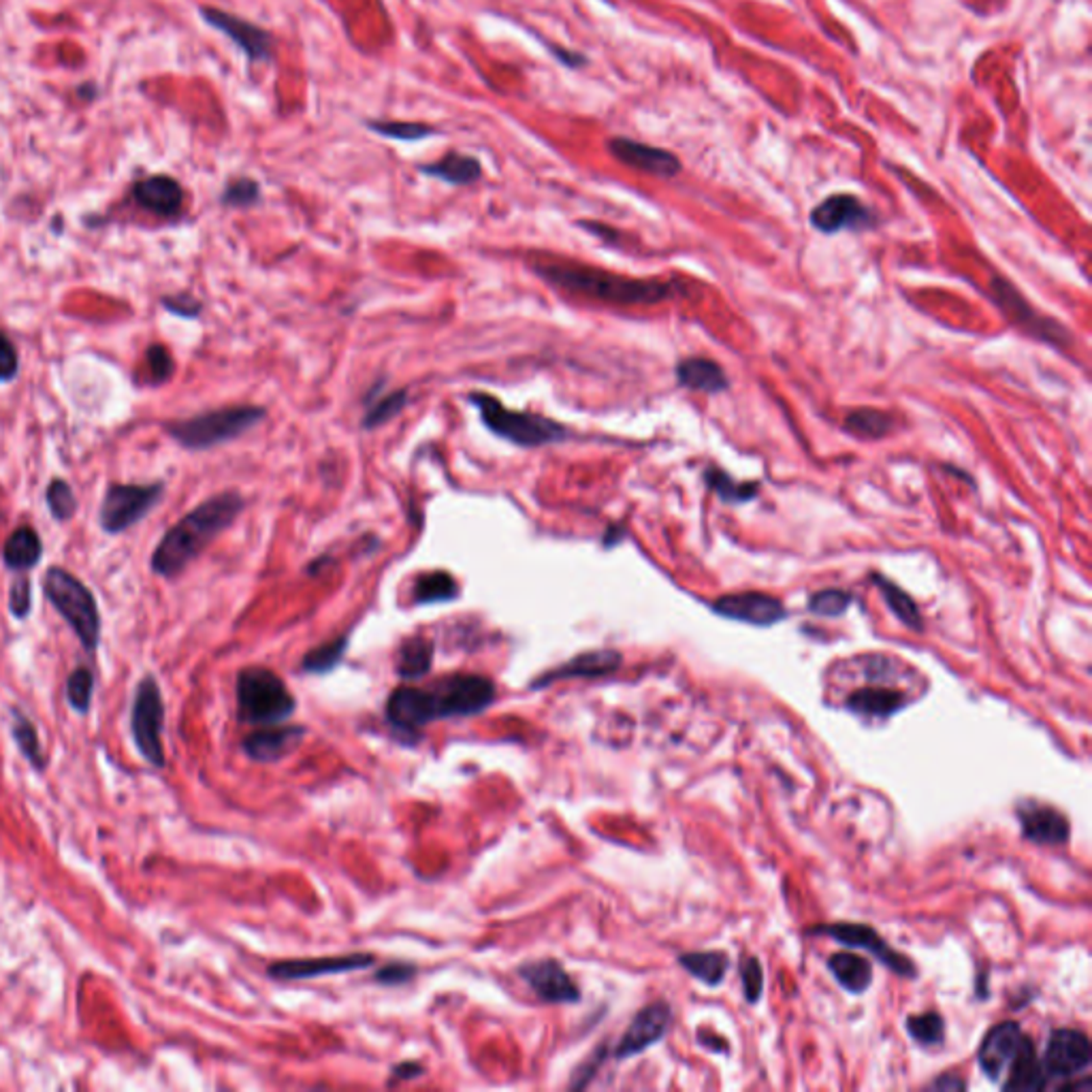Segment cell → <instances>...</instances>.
<instances>
[{"label": "cell", "mask_w": 1092, "mask_h": 1092, "mask_svg": "<svg viewBox=\"0 0 1092 1092\" xmlns=\"http://www.w3.org/2000/svg\"><path fill=\"white\" fill-rule=\"evenodd\" d=\"M244 508L246 499L237 491H222L201 501L164 531L160 543L152 550V572L167 581L178 578L222 531L233 525Z\"/></svg>", "instance_id": "obj_1"}, {"label": "cell", "mask_w": 1092, "mask_h": 1092, "mask_svg": "<svg viewBox=\"0 0 1092 1092\" xmlns=\"http://www.w3.org/2000/svg\"><path fill=\"white\" fill-rule=\"evenodd\" d=\"M534 272L562 291L597 299L615 305H655L670 299L674 286L660 279L625 278L595 267H585L566 260H536Z\"/></svg>", "instance_id": "obj_2"}, {"label": "cell", "mask_w": 1092, "mask_h": 1092, "mask_svg": "<svg viewBox=\"0 0 1092 1092\" xmlns=\"http://www.w3.org/2000/svg\"><path fill=\"white\" fill-rule=\"evenodd\" d=\"M43 595L56 613L69 623L85 651L94 653L101 644V613L90 587L62 566H50L41 578Z\"/></svg>", "instance_id": "obj_3"}, {"label": "cell", "mask_w": 1092, "mask_h": 1092, "mask_svg": "<svg viewBox=\"0 0 1092 1092\" xmlns=\"http://www.w3.org/2000/svg\"><path fill=\"white\" fill-rule=\"evenodd\" d=\"M265 419V410L258 405H227L195 414V417L164 423V431L171 440L188 450H207L244 436L246 431Z\"/></svg>", "instance_id": "obj_4"}, {"label": "cell", "mask_w": 1092, "mask_h": 1092, "mask_svg": "<svg viewBox=\"0 0 1092 1092\" xmlns=\"http://www.w3.org/2000/svg\"><path fill=\"white\" fill-rule=\"evenodd\" d=\"M237 709L241 721L274 726L291 717L297 702L274 670L265 666H248L237 676Z\"/></svg>", "instance_id": "obj_5"}, {"label": "cell", "mask_w": 1092, "mask_h": 1092, "mask_svg": "<svg viewBox=\"0 0 1092 1092\" xmlns=\"http://www.w3.org/2000/svg\"><path fill=\"white\" fill-rule=\"evenodd\" d=\"M468 400L480 412L482 423L493 433L517 444V447H545V444L562 442L568 438V429L564 425L540 417V414L510 410L489 393H470Z\"/></svg>", "instance_id": "obj_6"}, {"label": "cell", "mask_w": 1092, "mask_h": 1092, "mask_svg": "<svg viewBox=\"0 0 1092 1092\" xmlns=\"http://www.w3.org/2000/svg\"><path fill=\"white\" fill-rule=\"evenodd\" d=\"M164 496V482H111L99 508V525L109 536H118L141 523L158 506Z\"/></svg>", "instance_id": "obj_7"}, {"label": "cell", "mask_w": 1092, "mask_h": 1092, "mask_svg": "<svg viewBox=\"0 0 1092 1092\" xmlns=\"http://www.w3.org/2000/svg\"><path fill=\"white\" fill-rule=\"evenodd\" d=\"M438 719L473 717L496 700V683L482 674H450L429 688Z\"/></svg>", "instance_id": "obj_8"}, {"label": "cell", "mask_w": 1092, "mask_h": 1092, "mask_svg": "<svg viewBox=\"0 0 1092 1092\" xmlns=\"http://www.w3.org/2000/svg\"><path fill=\"white\" fill-rule=\"evenodd\" d=\"M162 721H164V704L157 679L146 676L139 683L137 693H134L133 702V737L134 745L141 751L152 766L162 768L164 766V751H162Z\"/></svg>", "instance_id": "obj_9"}, {"label": "cell", "mask_w": 1092, "mask_h": 1092, "mask_svg": "<svg viewBox=\"0 0 1092 1092\" xmlns=\"http://www.w3.org/2000/svg\"><path fill=\"white\" fill-rule=\"evenodd\" d=\"M992 293H994V302L1001 305V310L1027 333L1056 346L1069 342L1067 328H1062L1058 323L1050 321V318L1039 316L1027 303V299H1022L1020 293L1007 282V279H994Z\"/></svg>", "instance_id": "obj_10"}, {"label": "cell", "mask_w": 1092, "mask_h": 1092, "mask_svg": "<svg viewBox=\"0 0 1092 1092\" xmlns=\"http://www.w3.org/2000/svg\"><path fill=\"white\" fill-rule=\"evenodd\" d=\"M519 978L545 1003L568 1005L581 1001V990L559 960L543 959L521 964Z\"/></svg>", "instance_id": "obj_11"}, {"label": "cell", "mask_w": 1092, "mask_h": 1092, "mask_svg": "<svg viewBox=\"0 0 1092 1092\" xmlns=\"http://www.w3.org/2000/svg\"><path fill=\"white\" fill-rule=\"evenodd\" d=\"M201 15L209 26L218 28V31L225 33L237 47H241V52H244L253 62H265L272 58L274 36L263 31V28H258L253 22H246V19H241L233 13L220 12V9L214 7H203Z\"/></svg>", "instance_id": "obj_12"}, {"label": "cell", "mask_w": 1092, "mask_h": 1092, "mask_svg": "<svg viewBox=\"0 0 1092 1092\" xmlns=\"http://www.w3.org/2000/svg\"><path fill=\"white\" fill-rule=\"evenodd\" d=\"M1090 1058L1092 1050L1084 1032L1058 1029L1050 1035L1043 1069L1048 1078H1074L1080 1071L1088 1069Z\"/></svg>", "instance_id": "obj_13"}, {"label": "cell", "mask_w": 1092, "mask_h": 1092, "mask_svg": "<svg viewBox=\"0 0 1092 1092\" xmlns=\"http://www.w3.org/2000/svg\"><path fill=\"white\" fill-rule=\"evenodd\" d=\"M713 611L726 617V619L768 627L775 625L781 619H786V606L775 595L760 594V592H745V594H730L723 595L719 600L713 602Z\"/></svg>", "instance_id": "obj_14"}, {"label": "cell", "mask_w": 1092, "mask_h": 1092, "mask_svg": "<svg viewBox=\"0 0 1092 1092\" xmlns=\"http://www.w3.org/2000/svg\"><path fill=\"white\" fill-rule=\"evenodd\" d=\"M815 933L821 934H828L833 936V939L845 943V945H852V947H862V950L871 952L875 959L882 960L886 966H890V969L898 975H905V978H915V966L911 960H907L903 954H898L896 950H892L890 945H887L882 936L877 934L875 929L871 926H864V924H833V926H821V929H815Z\"/></svg>", "instance_id": "obj_15"}, {"label": "cell", "mask_w": 1092, "mask_h": 1092, "mask_svg": "<svg viewBox=\"0 0 1092 1092\" xmlns=\"http://www.w3.org/2000/svg\"><path fill=\"white\" fill-rule=\"evenodd\" d=\"M670 1018L672 1011L668 1003L660 1001L646 1005L644 1009L636 1013L632 1024L623 1032L619 1046L615 1050V1056L623 1060L641 1055V1052H644L646 1048L655 1046V1043L666 1035V1031H668Z\"/></svg>", "instance_id": "obj_16"}, {"label": "cell", "mask_w": 1092, "mask_h": 1092, "mask_svg": "<svg viewBox=\"0 0 1092 1092\" xmlns=\"http://www.w3.org/2000/svg\"><path fill=\"white\" fill-rule=\"evenodd\" d=\"M1024 1037L1027 1035L1018 1027V1022H999L997 1027L985 1032L978 1052V1060L983 1074L994 1081L1007 1076L1013 1058L1018 1056L1022 1048Z\"/></svg>", "instance_id": "obj_17"}, {"label": "cell", "mask_w": 1092, "mask_h": 1092, "mask_svg": "<svg viewBox=\"0 0 1092 1092\" xmlns=\"http://www.w3.org/2000/svg\"><path fill=\"white\" fill-rule=\"evenodd\" d=\"M386 719L395 730L405 734H414L419 728L438 719L429 690L400 685L386 702Z\"/></svg>", "instance_id": "obj_18"}, {"label": "cell", "mask_w": 1092, "mask_h": 1092, "mask_svg": "<svg viewBox=\"0 0 1092 1092\" xmlns=\"http://www.w3.org/2000/svg\"><path fill=\"white\" fill-rule=\"evenodd\" d=\"M374 964L372 954H346L325 956V959L279 960L269 966V975L276 980H312L323 975H340L348 971H361Z\"/></svg>", "instance_id": "obj_19"}, {"label": "cell", "mask_w": 1092, "mask_h": 1092, "mask_svg": "<svg viewBox=\"0 0 1092 1092\" xmlns=\"http://www.w3.org/2000/svg\"><path fill=\"white\" fill-rule=\"evenodd\" d=\"M608 150H611L617 160L627 164V167L651 173V176L657 178H674L681 171V160L672 152L646 146V143H638L627 137L611 139L608 141Z\"/></svg>", "instance_id": "obj_20"}, {"label": "cell", "mask_w": 1092, "mask_h": 1092, "mask_svg": "<svg viewBox=\"0 0 1092 1092\" xmlns=\"http://www.w3.org/2000/svg\"><path fill=\"white\" fill-rule=\"evenodd\" d=\"M623 657L619 651L613 649H600V651H587L572 657V660L557 666V668L545 672L543 676L531 683V690H543L557 681L566 679H600V676L611 674L619 670Z\"/></svg>", "instance_id": "obj_21"}, {"label": "cell", "mask_w": 1092, "mask_h": 1092, "mask_svg": "<svg viewBox=\"0 0 1092 1092\" xmlns=\"http://www.w3.org/2000/svg\"><path fill=\"white\" fill-rule=\"evenodd\" d=\"M811 225L821 233H838L843 229L871 225V211L854 195H833L811 211Z\"/></svg>", "instance_id": "obj_22"}, {"label": "cell", "mask_w": 1092, "mask_h": 1092, "mask_svg": "<svg viewBox=\"0 0 1092 1092\" xmlns=\"http://www.w3.org/2000/svg\"><path fill=\"white\" fill-rule=\"evenodd\" d=\"M131 195L141 209L160 218H176L183 207V190L169 176H150L133 183Z\"/></svg>", "instance_id": "obj_23"}, {"label": "cell", "mask_w": 1092, "mask_h": 1092, "mask_svg": "<svg viewBox=\"0 0 1092 1092\" xmlns=\"http://www.w3.org/2000/svg\"><path fill=\"white\" fill-rule=\"evenodd\" d=\"M303 734L305 728L302 726H279V723H274V726H265L248 734L241 745H244L248 758L269 764V762H278L288 756L303 740Z\"/></svg>", "instance_id": "obj_24"}, {"label": "cell", "mask_w": 1092, "mask_h": 1092, "mask_svg": "<svg viewBox=\"0 0 1092 1092\" xmlns=\"http://www.w3.org/2000/svg\"><path fill=\"white\" fill-rule=\"evenodd\" d=\"M1022 835L1041 845L1067 843L1071 826L1060 811L1052 807H1029L1020 813Z\"/></svg>", "instance_id": "obj_25"}, {"label": "cell", "mask_w": 1092, "mask_h": 1092, "mask_svg": "<svg viewBox=\"0 0 1092 1092\" xmlns=\"http://www.w3.org/2000/svg\"><path fill=\"white\" fill-rule=\"evenodd\" d=\"M45 553L43 540L38 531L31 525L15 527L3 545V564L12 572H31L38 564H41Z\"/></svg>", "instance_id": "obj_26"}, {"label": "cell", "mask_w": 1092, "mask_h": 1092, "mask_svg": "<svg viewBox=\"0 0 1092 1092\" xmlns=\"http://www.w3.org/2000/svg\"><path fill=\"white\" fill-rule=\"evenodd\" d=\"M676 380L685 389L700 393H721L730 386L726 372L704 356H690V359L681 361L676 367Z\"/></svg>", "instance_id": "obj_27"}, {"label": "cell", "mask_w": 1092, "mask_h": 1092, "mask_svg": "<svg viewBox=\"0 0 1092 1092\" xmlns=\"http://www.w3.org/2000/svg\"><path fill=\"white\" fill-rule=\"evenodd\" d=\"M1048 1084L1046 1069L1037 1058L1035 1046H1032L1031 1037L1027 1035L1022 1041V1048L1018 1056L1013 1058L1011 1067L1007 1071V1080H1005V1090H1043Z\"/></svg>", "instance_id": "obj_28"}, {"label": "cell", "mask_w": 1092, "mask_h": 1092, "mask_svg": "<svg viewBox=\"0 0 1092 1092\" xmlns=\"http://www.w3.org/2000/svg\"><path fill=\"white\" fill-rule=\"evenodd\" d=\"M907 704L905 695L892 688H864L849 695L845 707L862 717H890Z\"/></svg>", "instance_id": "obj_29"}, {"label": "cell", "mask_w": 1092, "mask_h": 1092, "mask_svg": "<svg viewBox=\"0 0 1092 1092\" xmlns=\"http://www.w3.org/2000/svg\"><path fill=\"white\" fill-rule=\"evenodd\" d=\"M419 171L425 173V176L438 178L447 183H455V186L473 183L482 176L480 162L473 157H466V154L459 152H449L447 157L440 158L438 162L423 164V167H419Z\"/></svg>", "instance_id": "obj_30"}, {"label": "cell", "mask_w": 1092, "mask_h": 1092, "mask_svg": "<svg viewBox=\"0 0 1092 1092\" xmlns=\"http://www.w3.org/2000/svg\"><path fill=\"white\" fill-rule=\"evenodd\" d=\"M433 662V643L425 636H412L403 641L398 660H395V672L403 681H419L431 670Z\"/></svg>", "instance_id": "obj_31"}, {"label": "cell", "mask_w": 1092, "mask_h": 1092, "mask_svg": "<svg viewBox=\"0 0 1092 1092\" xmlns=\"http://www.w3.org/2000/svg\"><path fill=\"white\" fill-rule=\"evenodd\" d=\"M828 969L847 992L862 994L873 982L871 962L856 954H833L828 959Z\"/></svg>", "instance_id": "obj_32"}, {"label": "cell", "mask_w": 1092, "mask_h": 1092, "mask_svg": "<svg viewBox=\"0 0 1092 1092\" xmlns=\"http://www.w3.org/2000/svg\"><path fill=\"white\" fill-rule=\"evenodd\" d=\"M873 583L879 587V592L886 597L887 606H890V611L901 619L903 625L911 627L913 632H922L924 621H922V615L917 611V604L913 602V597L910 594H905L901 587H896L892 581H887L882 574H873Z\"/></svg>", "instance_id": "obj_33"}, {"label": "cell", "mask_w": 1092, "mask_h": 1092, "mask_svg": "<svg viewBox=\"0 0 1092 1092\" xmlns=\"http://www.w3.org/2000/svg\"><path fill=\"white\" fill-rule=\"evenodd\" d=\"M845 429L856 438L882 440L894 429V419L882 410L858 408L847 414Z\"/></svg>", "instance_id": "obj_34"}, {"label": "cell", "mask_w": 1092, "mask_h": 1092, "mask_svg": "<svg viewBox=\"0 0 1092 1092\" xmlns=\"http://www.w3.org/2000/svg\"><path fill=\"white\" fill-rule=\"evenodd\" d=\"M679 962L693 975V978H698L707 985H713V988L723 982V978H726L728 966H730L726 954H721V952L683 954Z\"/></svg>", "instance_id": "obj_35"}, {"label": "cell", "mask_w": 1092, "mask_h": 1092, "mask_svg": "<svg viewBox=\"0 0 1092 1092\" xmlns=\"http://www.w3.org/2000/svg\"><path fill=\"white\" fill-rule=\"evenodd\" d=\"M459 585L449 572H427L417 578L414 585V600L417 604H436V602H449L457 597Z\"/></svg>", "instance_id": "obj_36"}, {"label": "cell", "mask_w": 1092, "mask_h": 1092, "mask_svg": "<svg viewBox=\"0 0 1092 1092\" xmlns=\"http://www.w3.org/2000/svg\"><path fill=\"white\" fill-rule=\"evenodd\" d=\"M45 504H47V510H50V515L58 521V523H66V521H71L77 515V508H80V501H77L73 487L64 478H58V476L47 482Z\"/></svg>", "instance_id": "obj_37"}, {"label": "cell", "mask_w": 1092, "mask_h": 1092, "mask_svg": "<svg viewBox=\"0 0 1092 1092\" xmlns=\"http://www.w3.org/2000/svg\"><path fill=\"white\" fill-rule=\"evenodd\" d=\"M346 646H348L346 636L327 641L325 644L316 646V649H312L310 653H305V657L302 660V670L310 674H325L328 670H333L335 666L342 662Z\"/></svg>", "instance_id": "obj_38"}, {"label": "cell", "mask_w": 1092, "mask_h": 1092, "mask_svg": "<svg viewBox=\"0 0 1092 1092\" xmlns=\"http://www.w3.org/2000/svg\"><path fill=\"white\" fill-rule=\"evenodd\" d=\"M13 739L17 742V747L22 749L24 758L31 762L35 768L43 770L47 764V758L43 753L41 742H38L36 730L33 723L28 721L26 715H22L19 711H13Z\"/></svg>", "instance_id": "obj_39"}, {"label": "cell", "mask_w": 1092, "mask_h": 1092, "mask_svg": "<svg viewBox=\"0 0 1092 1092\" xmlns=\"http://www.w3.org/2000/svg\"><path fill=\"white\" fill-rule=\"evenodd\" d=\"M704 478H707L709 487L717 493L723 501H749L751 497L758 496V487H760L758 482H737L730 473L717 468H711Z\"/></svg>", "instance_id": "obj_40"}, {"label": "cell", "mask_w": 1092, "mask_h": 1092, "mask_svg": "<svg viewBox=\"0 0 1092 1092\" xmlns=\"http://www.w3.org/2000/svg\"><path fill=\"white\" fill-rule=\"evenodd\" d=\"M907 1031L922 1046H939L945 1035V1022L934 1011L920 1013V1016L907 1018Z\"/></svg>", "instance_id": "obj_41"}, {"label": "cell", "mask_w": 1092, "mask_h": 1092, "mask_svg": "<svg viewBox=\"0 0 1092 1092\" xmlns=\"http://www.w3.org/2000/svg\"><path fill=\"white\" fill-rule=\"evenodd\" d=\"M94 693V674L90 668H75L66 681V700L77 713H88Z\"/></svg>", "instance_id": "obj_42"}, {"label": "cell", "mask_w": 1092, "mask_h": 1092, "mask_svg": "<svg viewBox=\"0 0 1092 1092\" xmlns=\"http://www.w3.org/2000/svg\"><path fill=\"white\" fill-rule=\"evenodd\" d=\"M146 370H148V382L152 386H160L171 380L173 372H176V361H173L171 352L164 344H150L146 351Z\"/></svg>", "instance_id": "obj_43"}, {"label": "cell", "mask_w": 1092, "mask_h": 1092, "mask_svg": "<svg viewBox=\"0 0 1092 1092\" xmlns=\"http://www.w3.org/2000/svg\"><path fill=\"white\" fill-rule=\"evenodd\" d=\"M370 129L376 131L382 137H389V139H400V141H419V139H427L431 137L436 129L427 127V124H419V122H370Z\"/></svg>", "instance_id": "obj_44"}, {"label": "cell", "mask_w": 1092, "mask_h": 1092, "mask_svg": "<svg viewBox=\"0 0 1092 1092\" xmlns=\"http://www.w3.org/2000/svg\"><path fill=\"white\" fill-rule=\"evenodd\" d=\"M849 604H852V595L843 589H824L811 597L809 611L819 617H838L847 611Z\"/></svg>", "instance_id": "obj_45"}, {"label": "cell", "mask_w": 1092, "mask_h": 1092, "mask_svg": "<svg viewBox=\"0 0 1092 1092\" xmlns=\"http://www.w3.org/2000/svg\"><path fill=\"white\" fill-rule=\"evenodd\" d=\"M9 611H12V615L19 621L28 619V615L33 613V583L31 576L26 572L17 574V578L12 583V592H9Z\"/></svg>", "instance_id": "obj_46"}, {"label": "cell", "mask_w": 1092, "mask_h": 1092, "mask_svg": "<svg viewBox=\"0 0 1092 1092\" xmlns=\"http://www.w3.org/2000/svg\"><path fill=\"white\" fill-rule=\"evenodd\" d=\"M260 199V188L255 180L239 178L233 180L222 192V203L229 207H250Z\"/></svg>", "instance_id": "obj_47"}, {"label": "cell", "mask_w": 1092, "mask_h": 1092, "mask_svg": "<svg viewBox=\"0 0 1092 1092\" xmlns=\"http://www.w3.org/2000/svg\"><path fill=\"white\" fill-rule=\"evenodd\" d=\"M405 400H408V393L405 391H395L391 395H386V398H382L370 412L365 414L363 427L372 429V427H378V425H382L386 421H391L395 414L401 412V408L405 405Z\"/></svg>", "instance_id": "obj_48"}, {"label": "cell", "mask_w": 1092, "mask_h": 1092, "mask_svg": "<svg viewBox=\"0 0 1092 1092\" xmlns=\"http://www.w3.org/2000/svg\"><path fill=\"white\" fill-rule=\"evenodd\" d=\"M740 978L742 985H745V999L749 1003H758V999L762 997V990H764V973H762L760 960L753 959V956H747V959L740 962Z\"/></svg>", "instance_id": "obj_49"}, {"label": "cell", "mask_w": 1092, "mask_h": 1092, "mask_svg": "<svg viewBox=\"0 0 1092 1092\" xmlns=\"http://www.w3.org/2000/svg\"><path fill=\"white\" fill-rule=\"evenodd\" d=\"M17 374H19V352L12 337L0 328V384L15 380Z\"/></svg>", "instance_id": "obj_50"}, {"label": "cell", "mask_w": 1092, "mask_h": 1092, "mask_svg": "<svg viewBox=\"0 0 1092 1092\" xmlns=\"http://www.w3.org/2000/svg\"><path fill=\"white\" fill-rule=\"evenodd\" d=\"M160 305L180 318H197L203 310V305L190 295H164L160 297Z\"/></svg>", "instance_id": "obj_51"}, {"label": "cell", "mask_w": 1092, "mask_h": 1092, "mask_svg": "<svg viewBox=\"0 0 1092 1092\" xmlns=\"http://www.w3.org/2000/svg\"><path fill=\"white\" fill-rule=\"evenodd\" d=\"M414 975H417V966H412L408 962H391L376 973V980L386 985H400L410 982Z\"/></svg>", "instance_id": "obj_52"}, {"label": "cell", "mask_w": 1092, "mask_h": 1092, "mask_svg": "<svg viewBox=\"0 0 1092 1092\" xmlns=\"http://www.w3.org/2000/svg\"><path fill=\"white\" fill-rule=\"evenodd\" d=\"M421 1074H425V1067L419 1065V1062H401V1065L393 1067L391 1071V1084L398 1080H414V1078H421Z\"/></svg>", "instance_id": "obj_53"}, {"label": "cell", "mask_w": 1092, "mask_h": 1092, "mask_svg": "<svg viewBox=\"0 0 1092 1092\" xmlns=\"http://www.w3.org/2000/svg\"><path fill=\"white\" fill-rule=\"evenodd\" d=\"M966 1084L962 1080H959L956 1076H941V1080H936L931 1084V1088L936 1090H962Z\"/></svg>", "instance_id": "obj_54"}, {"label": "cell", "mask_w": 1092, "mask_h": 1092, "mask_svg": "<svg viewBox=\"0 0 1092 1092\" xmlns=\"http://www.w3.org/2000/svg\"><path fill=\"white\" fill-rule=\"evenodd\" d=\"M553 54H555V56H557V58H559V61H562V62H566V64H568V66H578V64H583V62H585V58H583V56H578V54H574V52H564V50H555V52H553Z\"/></svg>", "instance_id": "obj_55"}, {"label": "cell", "mask_w": 1092, "mask_h": 1092, "mask_svg": "<svg viewBox=\"0 0 1092 1092\" xmlns=\"http://www.w3.org/2000/svg\"><path fill=\"white\" fill-rule=\"evenodd\" d=\"M1076 1086H1078V1084H1069V1086H1065V1090H1076ZM1081 1088H1084V1090L1088 1092V1090H1090V1081L1084 1080V1084H1081Z\"/></svg>", "instance_id": "obj_56"}]
</instances>
